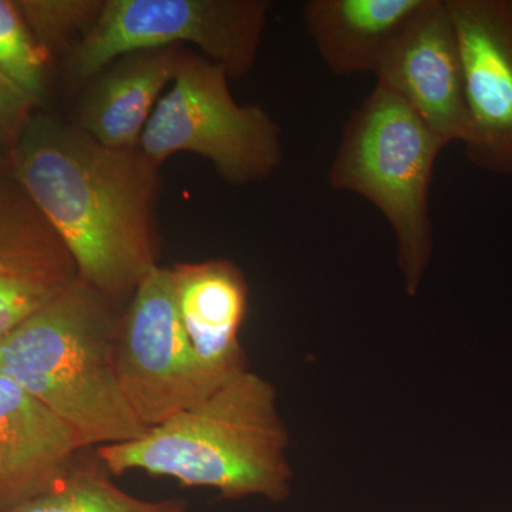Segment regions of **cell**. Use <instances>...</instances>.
Wrapping results in <instances>:
<instances>
[{
    "instance_id": "obj_1",
    "label": "cell",
    "mask_w": 512,
    "mask_h": 512,
    "mask_svg": "<svg viewBox=\"0 0 512 512\" xmlns=\"http://www.w3.org/2000/svg\"><path fill=\"white\" fill-rule=\"evenodd\" d=\"M160 167L140 147L110 148L49 116L10 146V175L69 249L77 274L113 303L156 269Z\"/></svg>"
},
{
    "instance_id": "obj_2",
    "label": "cell",
    "mask_w": 512,
    "mask_h": 512,
    "mask_svg": "<svg viewBox=\"0 0 512 512\" xmlns=\"http://www.w3.org/2000/svg\"><path fill=\"white\" fill-rule=\"evenodd\" d=\"M288 444L275 387L248 369L138 439L97 448V458L114 476L144 471L225 500L284 501L293 478Z\"/></svg>"
},
{
    "instance_id": "obj_3",
    "label": "cell",
    "mask_w": 512,
    "mask_h": 512,
    "mask_svg": "<svg viewBox=\"0 0 512 512\" xmlns=\"http://www.w3.org/2000/svg\"><path fill=\"white\" fill-rule=\"evenodd\" d=\"M116 306L79 278L0 339V376L69 424L83 448L126 443L147 430L117 375Z\"/></svg>"
},
{
    "instance_id": "obj_4",
    "label": "cell",
    "mask_w": 512,
    "mask_h": 512,
    "mask_svg": "<svg viewBox=\"0 0 512 512\" xmlns=\"http://www.w3.org/2000/svg\"><path fill=\"white\" fill-rule=\"evenodd\" d=\"M443 148L406 101L376 84L346 121L329 168L333 190L366 198L389 222L410 296L433 256L430 187Z\"/></svg>"
},
{
    "instance_id": "obj_5",
    "label": "cell",
    "mask_w": 512,
    "mask_h": 512,
    "mask_svg": "<svg viewBox=\"0 0 512 512\" xmlns=\"http://www.w3.org/2000/svg\"><path fill=\"white\" fill-rule=\"evenodd\" d=\"M228 80L220 64L185 49L141 134L144 156L161 167L174 154H197L232 185L272 177L284 157L281 128L261 106L238 104Z\"/></svg>"
},
{
    "instance_id": "obj_6",
    "label": "cell",
    "mask_w": 512,
    "mask_h": 512,
    "mask_svg": "<svg viewBox=\"0 0 512 512\" xmlns=\"http://www.w3.org/2000/svg\"><path fill=\"white\" fill-rule=\"evenodd\" d=\"M271 9L268 0H107L73 47L69 74L87 82L128 53L190 43L239 79L254 67Z\"/></svg>"
},
{
    "instance_id": "obj_7",
    "label": "cell",
    "mask_w": 512,
    "mask_h": 512,
    "mask_svg": "<svg viewBox=\"0 0 512 512\" xmlns=\"http://www.w3.org/2000/svg\"><path fill=\"white\" fill-rule=\"evenodd\" d=\"M116 363L124 396L146 429L212 392L181 323L171 268L157 266L131 296L121 315Z\"/></svg>"
},
{
    "instance_id": "obj_8",
    "label": "cell",
    "mask_w": 512,
    "mask_h": 512,
    "mask_svg": "<svg viewBox=\"0 0 512 512\" xmlns=\"http://www.w3.org/2000/svg\"><path fill=\"white\" fill-rule=\"evenodd\" d=\"M456 28L468 111L464 153L512 177V0H447Z\"/></svg>"
},
{
    "instance_id": "obj_9",
    "label": "cell",
    "mask_w": 512,
    "mask_h": 512,
    "mask_svg": "<svg viewBox=\"0 0 512 512\" xmlns=\"http://www.w3.org/2000/svg\"><path fill=\"white\" fill-rule=\"evenodd\" d=\"M376 80L406 101L444 148L466 141L463 62L447 0H427L384 59Z\"/></svg>"
},
{
    "instance_id": "obj_10",
    "label": "cell",
    "mask_w": 512,
    "mask_h": 512,
    "mask_svg": "<svg viewBox=\"0 0 512 512\" xmlns=\"http://www.w3.org/2000/svg\"><path fill=\"white\" fill-rule=\"evenodd\" d=\"M76 279L69 249L12 175L0 178V339Z\"/></svg>"
},
{
    "instance_id": "obj_11",
    "label": "cell",
    "mask_w": 512,
    "mask_h": 512,
    "mask_svg": "<svg viewBox=\"0 0 512 512\" xmlns=\"http://www.w3.org/2000/svg\"><path fill=\"white\" fill-rule=\"evenodd\" d=\"M171 272L185 335L215 390L248 370L239 339L248 311L247 278L229 259L178 264Z\"/></svg>"
},
{
    "instance_id": "obj_12",
    "label": "cell",
    "mask_w": 512,
    "mask_h": 512,
    "mask_svg": "<svg viewBox=\"0 0 512 512\" xmlns=\"http://www.w3.org/2000/svg\"><path fill=\"white\" fill-rule=\"evenodd\" d=\"M83 450L69 424L0 376V512L47 493Z\"/></svg>"
},
{
    "instance_id": "obj_13",
    "label": "cell",
    "mask_w": 512,
    "mask_h": 512,
    "mask_svg": "<svg viewBox=\"0 0 512 512\" xmlns=\"http://www.w3.org/2000/svg\"><path fill=\"white\" fill-rule=\"evenodd\" d=\"M427 0H309L303 22L335 76L379 72Z\"/></svg>"
},
{
    "instance_id": "obj_14",
    "label": "cell",
    "mask_w": 512,
    "mask_h": 512,
    "mask_svg": "<svg viewBox=\"0 0 512 512\" xmlns=\"http://www.w3.org/2000/svg\"><path fill=\"white\" fill-rule=\"evenodd\" d=\"M184 46L128 53L97 74L80 110L79 127L110 148H137L158 97L173 83Z\"/></svg>"
},
{
    "instance_id": "obj_15",
    "label": "cell",
    "mask_w": 512,
    "mask_h": 512,
    "mask_svg": "<svg viewBox=\"0 0 512 512\" xmlns=\"http://www.w3.org/2000/svg\"><path fill=\"white\" fill-rule=\"evenodd\" d=\"M109 471L99 463L74 466L47 493L3 512H191L181 500L150 501L134 497L110 480Z\"/></svg>"
},
{
    "instance_id": "obj_16",
    "label": "cell",
    "mask_w": 512,
    "mask_h": 512,
    "mask_svg": "<svg viewBox=\"0 0 512 512\" xmlns=\"http://www.w3.org/2000/svg\"><path fill=\"white\" fill-rule=\"evenodd\" d=\"M49 53L36 42L18 2L0 0V77L36 104L45 93Z\"/></svg>"
},
{
    "instance_id": "obj_17",
    "label": "cell",
    "mask_w": 512,
    "mask_h": 512,
    "mask_svg": "<svg viewBox=\"0 0 512 512\" xmlns=\"http://www.w3.org/2000/svg\"><path fill=\"white\" fill-rule=\"evenodd\" d=\"M18 5L36 42L50 53L79 32L86 36L99 19L104 2L23 0Z\"/></svg>"
},
{
    "instance_id": "obj_18",
    "label": "cell",
    "mask_w": 512,
    "mask_h": 512,
    "mask_svg": "<svg viewBox=\"0 0 512 512\" xmlns=\"http://www.w3.org/2000/svg\"><path fill=\"white\" fill-rule=\"evenodd\" d=\"M33 104L0 77V144L12 146Z\"/></svg>"
}]
</instances>
